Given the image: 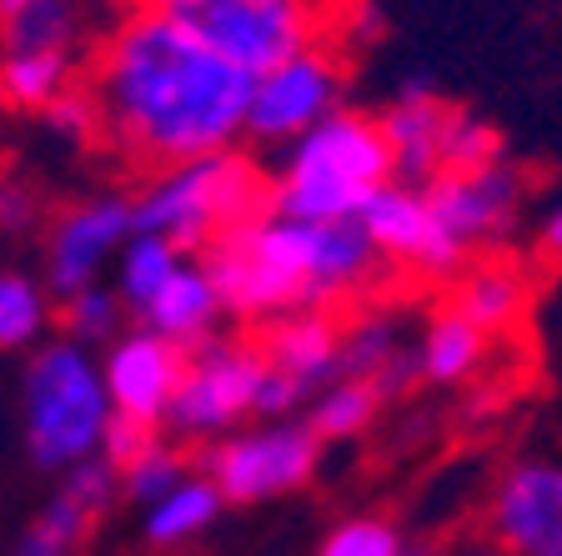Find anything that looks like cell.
<instances>
[{
	"mask_svg": "<svg viewBox=\"0 0 562 556\" xmlns=\"http://www.w3.org/2000/svg\"><path fill=\"white\" fill-rule=\"evenodd\" d=\"M86 86L101 111V136L156 171L232 151L246 136L251 76L146 5L101 35Z\"/></svg>",
	"mask_w": 562,
	"mask_h": 556,
	"instance_id": "cell-1",
	"label": "cell"
},
{
	"mask_svg": "<svg viewBox=\"0 0 562 556\" xmlns=\"http://www.w3.org/2000/svg\"><path fill=\"white\" fill-rule=\"evenodd\" d=\"M201 266L222 311L251 326L292 311H337L386 271L362 220H292L271 206L201 251Z\"/></svg>",
	"mask_w": 562,
	"mask_h": 556,
	"instance_id": "cell-2",
	"label": "cell"
},
{
	"mask_svg": "<svg viewBox=\"0 0 562 556\" xmlns=\"http://www.w3.org/2000/svg\"><path fill=\"white\" fill-rule=\"evenodd\" d=\"M392 181V151L376 116L337 111L286 146L271 175V211L292 220H357Z\"/></svg>",
	"mask_w": 562,
	"mask_h": 556,
	"instance_id": "cell-3",
	"label": "cell"
},
{
	"mask_svg": "<svg viewBox=\"0 0 562 556\" xmlns=\"http://www.w3.org/2000/svg\"><path fill=\"white\" fill-rule=\"evenodd\" d=\"M271 206V181L241 151H216L187 166H166L146 181L131 211L140 236H161L181 256H201L226 231L246 226Z\"/></svg>",
	"mask_w": 562,
	"mask_h": 556,
	"instance_id": "cell-4",
	"label": "cell"
},
{
	"mask_svg": "<svg viewBox=\"0 0 562 556\" xmlns=\"http://www.w3.org/2000/svg\"><path fill=\"white\" fill-rule=\"evenodd\" d=\"M21 421H25V452H31V462L41 472L66 476L70 466L101 456L105 431H111L101 361L70 337L46 341L25 366Z\"/></svg>",
	"mask_w": 562,
	"mask_h": 556,
	"instance_id": "cell-5",
	"label": "cell"
},
{
	"mask_svg": "<svg viewBox=\"0 0 562 556\" xmlns=\"http://www.w3.org/2000/svg\"><path fill=\"white\" fill-rule=\"evenodd\" d=\"M161 21L257 81L261 70L322 41V11L312 0H140Z\"/></svg>",
	"mask_w": 562,
	"mask_h": 556,
	"instance_id": "cell-6",
	"label": "cell"
},
{
	"mask_svg": "<svg viewBox=\"0 0 562 556\" xmlns=\"http://www.w3.org/2000/svg\"><path fill=\"white\" fill-rule=\"evenodd\" d=\"M322 462V441L306 421H257V427H236L216 436L201 452V476L222 491V501L251 507L286 491H302L316 476Z\"/></svg>",
	"mask_w": 562,
	"mask_h": 556,
	"instance_id": "cell-7",
	"label": "cell"
},
{
	"mask_svg": "<svg viewBox=\"0 0 562 556\" xmlns=\"http://www.w3.org/2000/svg\"><path fill=\"white\" fill-rule=\"evenodd\" d=\"M261 361L257 341L246 337H206L187 351V371L176 386V401L166 411V427L176 441H216L236 431L246 417H257L261 396Z\"/></svg>",
	"mask_w": 562,
	"mask_h": 556,
	"instance_id": "cell-8",
	"label": "cell"
},
{
	"mask_svg": "<svg viewBox=\"0 0 562 556\" xmlns=\"http://www.w3.org/2000/svg\"><path fill=\"white\" fill-rule=\"evenodd\" d=\"M341 86H347V66L327 41H312L306 50L286 56L281 66L261 70L251 81V101H246V136L261 146H292L306 131H316L327 116L341 111Z\"/></svg>",
	"mask_w": 562,
	"mask_h": 556,
	"instance_id": "cell-9",
	"label": "cell"
},
{
	"mask_svg": "<svg viewBox=\"0 0 562 556\" xmlns=\"http://www.w3.org/2000/svg\"><path fill=\"white\" fill-rule=\"evenodd\" d=\"M362 231L376 246L382 266H402L412 276L447 281L468 266V256L457 251V241L447 236V226L437 220L432 201L422 185L407 181H386L372 201L362 206Z\"/></svg>",
	"mask_w": 562,
	"mask_h": 556,
	"instance_id": "cell-10",
	"label": "cell"
},
{
	"mask_svg": "<svg viewBox=\"0 0 562 556\" xmlns=\"http://www.w3.org/2000/svg\"><path fill=\"white\" fill-rule=\"evenodd\" d=\"M487 536L503 556H562V462H513L487 497Z\"/></svg>",
	"mask_w": 562,
	"mask_h": 556,
	"instance_id": "cell-11",
	"label": "cell"
},
{
	"mask_svg": "<svg viewBox=\"0 0 562 556\" xmlns=\"http://www.w3.org/2000/svg\"><path fill=\"white\" fill-rule=\"evenodd\" d=\"M422 191H427V201H432L437 220L447 226V236L457 241V251L472 256V251L497 246L517 226L527 181H522V171L503 156V161L477 166V171L437 175V181H427Z\"/></svg>",
	"mask_w": 562,
	"mask_h": 556,
	"instance_id": "cell-12",
	"label": "cell"
},
{
	"mask_svg": "<svg viewBox=\"0 0 562 556\" xmlns=\"http://www.w3.org/2000/svg\"><path fill=\"white\" fill-rule=\"evenodd\" d=\"M181 371H187V351L176 347V341L156 337L146 326L116 337L101 361L111 417L140 431H161L166 411L176 401V386H181Z\"/></svg>",
	"mask_w": 562,
	"mask_h": 556,
	"instance_id": "cell-13",
	"label": "cell"
},
{
	"mask_svg": "<svg viewBox=\"0 0 562 556\" xmlns=\"http://www.w3.org/2000/svg\"><path fill=\"white\" fill-rule=\"evenodd\" d=\"M131 236H136V211L126 196H91L60 211L46 236V291L70 296L95 286L105 261H116Z\"/></svg>",
	"mask_w": 562,
	"mask_h": 556,
	"instance_id": "cell-14",
	"label": "cell"
},
{
	"mask_svg": "<svg viewBox=\"0 0 562 556\" xmlns=\"http://www.w3.org/2000/svg\"><path fill=\"white\" fill-rule=\"evenodd\" d=\"M116 497H121V472L105 462V456H91V462L70 466V472L60 476L56 497L46 501V511L25 526L15 556H76L81 542L91 536V526L116 507Z\"/></svg>",
	"mask_w": 562,
	"mask_h": 556,
	"instance_id": "cell-15",
	"label": "cell"
},
{
	"mask_svg": "<svg viewBox=\"0 0 562 556\" xmlns=\"http://www.w3.org/2000/svg\"><path fill=\"white\" fill-rule=\"evenodd\" d=\"M452 105L437 95L432 81H407L392 105H386L376 126L386 136V151H392V181L407 185H427L442 175V131Z\"/></svg>",
	"mask_w": 562,
	"mask_h": 556,
	"instance_id": "cell-16",
	"label": "cell"
},
{
	"mask_svg": "<svg viewBox=\"0 0 562 556\" xmlns=\"http://www.w3.org/2000/svg\"><path fill=\"white\" fill-rule=\"evenodd\" d=\"M257 351L271 376H281V382L296 386L312 401L327 382H337L341 321H337V311H292V316H281V321L261 326Z\"/></svg>",
	"mask_w": 562,
	"mask_h": 556,
	"instance_id": "cell-17",
	"label": "cell"
},
{
	"mask_svg": "<svg viewBox=\"0 0 562 556\" xmlns=\"http://www.w3.org/2000/svg\"><path fill=\"white\" fill-rule=\"evenodd\" d=\"M337 376H351V382H367L376 396L397 401L417 376V337L397 321L392 311H362L341 326V361Z\"/></svg>",
	"mask_w": 562,
	"mask_h": 556,
	"instance_id": "cell-18",
	"label": "cell"
},
{
	"mask_svg": "<svg viewBox=\"0 0 562 556\" xmlns=\"http://www.w3.org/2000/svg\"><path fill=\"white\" fill-rule=\"evenodd\" d=\"M222 296L211 286L206 266H201V256H187L176 276L156 291L151 302L140 306V326L156 331V337L176 341L181 351L201 347L206 337H216V321H222Z\"/></svg>",
	"mask_w": 562,
	"mask_h": 556,
	"instance_id": "cell-19",
	"label": "cell"
},
{
	"mask_svg": "<svg viewBox=\"0 0 562 556\" xmlns=\"http://www.w3.org/2000/svg\"><path fill=\"white\" fill-rule=\"evenodd\" d=\"M452 311L468 316L472 326H482L487 337L507 331V326L527 311V276H522V266H513V261H503V256L468 261V266L457 271Z\"/></svg>",
	"mask_w": 562,
	"mask_h": 556,
	"instance_id": "cell-20",
	"label": "cell"
},
{
	"mask_svg": "<svg viewBox=\"0 0 562 556\" xmlns=\"http://www.w3.org/2000/svg\"><path fill=\"white\" fill-rule=\"evenodd\" d=\"M487 351H492L487 331L472 326L468 316H457L452 306H442L417 331V376L437 386H457V382H468V376H477Z\"/></svg>",
	"mask_w": 562,
	"mask_h": 556,
	"instance_id": "cell-21",
	"label": "cell"
},
{
	"mask_svg": "<svg viewBox=\"0 0 562 556\" xmlns=\"http://www.w3.org/2000/svg\"><path fill=\"white\" fill-rule=\"evenodd\" d=\"M216 517H222V491L211 487L201 472H191V476H181V481H176L161 501H151V507H146L140 532H146V542H151V546L171 552V546L196 542V536L206 532Z\"/></svg>",
	"mask_w": 562,
	"mask_h": 556,
	"instance_id": "cell-22",
	"label": "cell"
},
{
	"mask_svg": "<svg viewBox=\"0 0 562 556\" xmlns=\"http://www.w3.org/2000/svg\"><path fill=\"white\" fill-rule=\"evenodd\" d=\"M86 0H31L11 21H0V50H60L81 56L86 41Z\"/></svg>",
	"mask_w": 562,
	"mask_h": 556,
	"instance_id": "cell-23",
	"label": "cell"
},
{
	"mask_svg": "<svg viewBox=\"0 0 562 556\" xmlns=\"http://www.w3.org/2000/svg\"><path fill=\"white\" fill-rule=\"evenodd\" d=\"M70 86H76V56H60V50H0V105L41 116Z\"/></svg>",
	"mask_w": 562,
	"mask_h": 556,
	"instance_id": "cell-24",
	"label": "cell"
},
{
	"mask_svg": "<svg viewBox=\"0 0 562 556\" xmlns=\"http://www.w3.org/2000/svg\"><path fill=\"white\" fill-rule=\"evenodd\" d=\"M376 411H382V396L372 386L337 376L306 401V427L316 431V441H351L372 427Z\"/></svg>",
	"mask_w": 562,
	"mask_h": 556,
	"instance_id": "cell-25",
	"label": "cell"
},
{
	"mask_svg": "<svg viewBox=\"0 0 562 556\" xmlns=\"http://www.w3.org/2000/svg\"><path fill=\"white\" fill-rule=\"evenodd\" d=\"M116 472H121V491H126L131 501H140V507H151V501H161L181 476H191V456L181 441H166L161 431H156V436L140 441Z\"/></svg>",
	"mask_w": 562,
	"mask_h": 556,
	"instance_id": "cell-26",
	"label": "cell"
},
{
	"mask_svg": "<svg viewBox=\"0 0 562 556\" xmlns=\"http://www.w3.org/2000/svg\"><path fill=\"white\" fill-rule=\"evenodd\" d=\"M181 261H187V256L176 251L171 241L136 231L126 246H121V256H116V296L140 311V306L151 302L156 291L176 276V266H181Z\"/></svg>",
	"mask_w": 562,
	"mask_h": 556,
	"instance_id": "cell-27",
	"label": "cell"
},
{
	"mask_svg": "<svg viewBox=\"0 0 562 556\" xmlns=\"http://www.w3.org/2000/svg\"><path fill=\"white\" fill-rule=\"evenodd\" d=\"M50 321V291L25 271H0V351H25Z\"/></svg>",
	"mask_w": 562,
	"mask_h": 556,
	"instance_id": "cell-28",
	"label": "cell"
},
{
	"mask_svg": "<svg viewBox=\"0 0 562 556\" xmlns=\"http://www.w3.org/2000/svg\"><path fill=\"white\" fill-rule=\"evenodd\" d=\"M492 161H503V136H497L482 116H472V111L452 105L447 131H442V175L477 171V166H492Z\"/></svg>",
	"mask_w": 562,
	"mask_h": 556,
	"instance_id": "cell-29",
	"label": "cell"
},
{
	"mask_svg": "<svg viewBox=\"0 0 562 556\" xmlns=\"http://www.w3.org/2000/svg\"><path fill=\"white\" fill-rule=\"evenodd\" d=\"M60 321H66L70 341H81V347H91V341H116L121 331V296L116 286H86V291H70V296H60Z\"/></svg>",
	"mask_w": 562,
	"mask_h": 556,
	"instance_id": "cell-30",
	"label": "cell"
},
{
	"mask_svg": "<svg viewBox=\"0 0 562 556\" xmlns=\"http://www.w3.org/2000/svg\"><path fill=\"white\" fill-rule=\"evenodd\" d=\"M407 542L386 517H347L316 546V556H402Z\"/></svg>",
	"mask_w": 562,
	"mask_h": 556,
	"instance_id": "cell-31",
	"label": "cell"
},
{
	"mask_svg": "<svg viewBox=\"0 0 562 556\" xmlns=\"http://www.w3.org/2000/svg\"><path fill=\"white\" fill-rule=\"evenodd\" d=\"M46 116V126L56 131V136H66V140H91V136H101V111H95V95H91V86H70V91H60L56 101L41 111Z\"/></svg>",
	"mask_w": 562,
	"mask_h": 556,
	"instance_id": "cell-32",
	"label": "cell"
},
{
	"mask_svg": "<svg viewBox=\"0 0 562 556\" xmlns=\"http://www.w3.org/2000/svg\"><path fill=\"white\" fill-rule=\"evenodd\" d=\"M35 216H41V206L31 191L11 175H0V231H31Z\"/></svg>",
	"mask_w": 562,
	"mask_h": 556,
	"instance_id": "cell-33",
	"label": "cell"
},
{
	"mask_svg": "<svg viewBox=\"0 0 562 556\" xmlns=\"http://www.w3.org/2000/svg\"><path fill=\"white\" fill-rule=\"evenodd\" d=\"M538 251L552 256V261H562V201H552V206L542 211V220H538Z\"/></svg>",
	"mask_w": 562,
	"mask_h": 556,
	"instance_id": "cell-34",
	"label": "cell"
},
{
	"mask_svg": "<svg viewBox=\"0 0 562 556\" xmlns=\"http://www.w3.org/2000/svg\"><path fill=\"white\" fill-rule=\"evenodd\" d=\"M21 5H31V0H0V21H11V15L21 11Z\"/></svg>",
	"mask_w": 562,
	"mask_h": 556,
	"instance_id": "cell-35",
	"label": "cell"
},
{
	"mask_svg": "<svg viewBox=\"0 0 562 556\" xmlns=\"http://www.w3.org/2000/svg\"><path fill=\"white\" fill-rule=\"evenodd\" d=\"M402 556H432V552H427V546H407V552H402Z\"/></svg>",
	"mask_w": 562,
	"mask_h": 556,
	"instance_id": "cell-36",
	"label": "cell"
}]
</instances>
